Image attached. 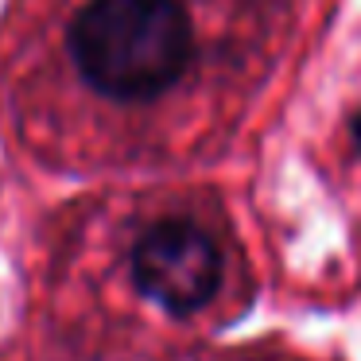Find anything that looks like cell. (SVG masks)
<instances>
[{"label":"cell","mask_w":361,"mask_h":361,"mask_svg":"<svg viewBox=\"0 0 361 361\" xmlns=\"http://www.w3.org/2000/svg\"><path fill=\"white\" fill-rule=\"evenodd\" d=\"M43 27L74 86L121 109L167 102L226 47L210 0H55Z\"/></svg>","instance_id":"obj_1"},{"label":"cell","mask_w":361,"mask_h":361,"mask_svg":"<svg viewBox=\"0 0 361 361\" xmlns=\"http://www.w3.org/2000/svg\"><path fill=\"white\" fill-rule=\"evenodd\" d=\"M350 140H353V148L361 152V113H357V117L350 121Z\"/></svg>","instance_id":"obj_3"},{"label":"cell","mask_w":361,"mask_h":361,"mask_svg":"<svg viewBox=\"0 0 361 361\" xmlns=\"http://www.w3.org/2000/svg\"><path fill=\"white\" fill-rule=\"evenodd\" d=\"M133 280L167 314H195L221 288V249L198 221L159 218L133 245Z\"/></svg>","instance_id":"obj_2"}]
</instances>
